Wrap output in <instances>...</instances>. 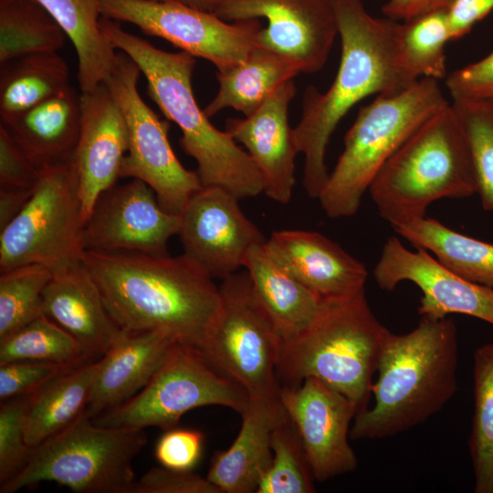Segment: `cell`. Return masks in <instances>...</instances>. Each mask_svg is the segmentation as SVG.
<instances>
[{
	"label": "cell",
	"mask_w": 493,
	"mask_h": 493,
	"mask_svg": "<svg viewBox=\"0 0 493 493\" xmlns=\"http://www.w3.org/2000/svg\"><path fill=\"white\" fill-rule=\"evenodd\" d=\"M82 261L121 330H164L202 352L222 299L214 279L187 257L86 250Z\"/></svg>",
	"instance_id": "6da1fadb"
},
{
	"label": "cell",
	"mask_w": 493,
	"mask_h": 493,
	"mask_svg": "<svg viewBox=\"0 0 493 493\" xmlns=\"http://www.w3.org/2000/svg\"><path fill=\"white\" fill-rule=\"evenodd\" d=\"M331 3L341 43L339 68L326 92L307 87L301 117L293 128L297 149L304 155L302 185L314 199L320 196L330 174L325 163L327 145L346 113L370 95L393 93L416 81L399 61L401 23L371 16L362 0Z\"/></svg>",
	"instance_id": "7a4b0ae2"
},
{
	"label": "cell",
	"mask_w": 493,
	"mask_h": 493,
	"mask_svg": "<svg viewBox=\"0 0 493 493\" xmlns=\"http://www.w3.org/2000/svg\"><path fill=\"white\" fill-rule=\"evenodd\" d=\"M457 363V330L449 317H422L407 333L390 331L372 385L374 404L355 415L350 438H387L425 422L456 394Z\"/></svg>",
	"instance_id": "3957f363"
},
{
	"label": "cell",
	"mask_w": 493,
	"mask_h": 493,
	"mask_svg": "<svg viewBox=\"0 0 493 493\" xmlns=\"http://www.w3.org/2000/svg\"><path fill=\"white\" fill-rule=\"evenodd\" d=\"M100 26L112 46L138 65L149 97L180 128V144L196 161L203 186L222 187L239 200L263 193L262 175L250 155L226 131L215 128L197 104L192 88L194 57L162 50L105 16Z\"/></svg>",
	"instance_id": "277c9868"
},
{
	"label": "cell",
	"mask_w": 493,
	"mask_h": 493,
	"mask_svg": "<svg viewBox=\"0 0 493 493\" xmlns=\"http://www.w3.org/2000/svg\"><path fill=\"white\" fill-rule=\"evenodd\" d=\"M389 332L372 312L365 289L324 299L311 325L281 343L278 381L281 385L298 386L307 378L319 379L362 412L368 408L373 375Z\"/></svg>",
	"instance_id": "5b68a950"
},
{
	"label": "cell",
	"mask_w": 493,
	"mask_h": 493,
	"mask_svg": "<svg viewBox=\"0 0 493 493\" xmlns=\"http://www.w3.org/2000/svg\"><path fill=\"white\" fill-rule=\"evenodd\" d=\"M368 192L381 217L391 226L425 216L436 200L477 194L468 144L450 103L394 152Z\"/></svg>",
	"instance_id": "8992f818"
},
{
	"label": "cell",
	"mask_w": 493,
	"mask_h": 493,
	"mask_svg": "<svg viewBox=\"0 0 493 493\" xmlns=\"http://www.w3.org/2000/svg\"><path fill=\"white\" fill-rule=\"evenodd\" d=\"M438 80L422 78L378 95L362 107L344 138V149L318 197L330 218L350 217L394 152L431 116L447 106Z\"/></svg>",
	"instance_id": "52a82bcc"
},
{
	"label": "cell",
	"mask_w": 493,
	"mask_h": 493,
	"mask_svg": "<svg viewBox=\"0 0 493 493\" xmlns=\"http://www.w3.org/2000/svg\"><path fill=\"white\" fill-rule=\"evenodd\" d=\"M146 443L143 429L100 426L84 412L34 447L25 467L0 485V493L45 481L80 493H130L136 480L132 461Z\"/></svg>",
	"instance_id": "ba28073f"
},
{
	"label": "cell",
	"mask_w": 493,
	"mask_h": 493,
	"mask_svg": "<svg viewBox=\"0 0 493 493\" xmlns=\"http://www.w3.org/2000/svg\"><path fill=\"white\" fill-rule=\"evenodd\" d=\"M85 224L74 156L40 169L30 198L0 230V272L31 264L54 272L82 261Z\"/></svg>",
	"instance_id": "9c48e42d"
},
{
	"label": "cell",
	"mask_w": 493,
	"mask_h": 493,
	"mask_svg": "<svg viewBox=\"0 0 493 493\" xmlns=\"http://www.w3.org/2000/svg\"><path fill=\"white\" fill-rule=\"evenodd\" d=\"M221 405L241 415L249 406L246 391L213 368L202 353L175 342L163 363L137 394L92 418L106 427L168 430L194 409Z\"/></svg>",
	"instance_id": "30bf717a"
},
{
	"label": "cell",
	"mask_w": 493,
	"mask_h": 493,
	"mask_svg": "<svg viewBox=\"0 0 493 493\" xmlns=\"http://www.w3.org/2000/svg\"><path fill=\"white\" fill-rule=\"evenodd\" d=\"M222 310L202 351L207 362L239 383L249 399L280 396L277 365L282 340L258 301L247 271L219 286Z\"/></svg>",
	"instance_id": "8fae6325"
},
{
	"label": "cell",
	"mask_w": 493,
	"mask_h": 493,
	"mask_svg": "<svg viewBox=\"0 0 493 493\" xmlns=\"http://www.w3.org/2000/svg\"><path fill=\"white\" fill-rule=\"evenodd\" d=\"M140 73L138 65L121 51L104 82L123 114L128 131V154L120 177L145 182L160 205L179 215L203 184L197 172L185 169L174 154L168 139V120H161L142 99Z\"/></svg>",
	"instance_id": "7c38bea8"
},
{
	"label": "cell",
	"mask_w": 493,
	"mask_h": 493,
	"mask_svg": "<svg viewBox=\"0 0 493 493\" xmlns=\"http://www.w3.org/2000/svg\"><path fill=\"white\" fill-rule=\"evenodd\" d=\"M101 16L138 26L182 51L203 58L217 71L243 61L258 46L257 19L228 23L175 0H100Z\"/></svg>",
	"instance_id": "4fadbf2b"
},
{
	"label": "cell",
	"mask_w": 493,
	"mask_h": 493,
	"mask_svg": "<svg viewBox=\"0 0 493 493\" xmlns=\"http://www.w3.org/2000/svg\"><path fill=\"white\" fill-rule=\"evenodd\" d=\"M238 200L222 187L203 186L179 215L184 255L213 279L244 267L249 250L267 240Z\"/></svg>",
	"instance_id": "5bb4252c"
},
{
	"label": "cell",
	"mask_w": 493,
	"mask_h": 493,
	"mask_svg": "<svg viewBox=\"0 0 493 493\" xmlns=\"http://www.w3.org/2000/svg\"><path fill=\"white\" fill-rule=\"evenodd\" d=\"M179 226L180 215L165 211L152 187L132 178L99 196L85 224L84 248L169 255L168 241Z\"/></svg>",
	"instance_id": "9a60e30c"
},
{
	"label": "cell",
	"mask_w": 493,
	"mask_h": 493,
	"mask_svg": "<svg viewBox=\"0 0 493 493\" xmlns=\"http://www.w3.org/2000/svg\"><path fill=\"white\" fill-rule=\"evenodd\" d=\"M280 400L294 423L316 481L353 472L357 456L350 446L351 423L358 413L348 397L316 378L281 385Z\"/></svg>",
	"instance_id": "2e32d148"
},
{
	"label": "cell",
	"mask_w": 493,
	"mask_h": 493,
	"mask_svg": "<svg viewBox=\"0 0 493 493\" xmlns=\"http://www.w3.org/2000/svg\"><path fill=\"white\" fill-rule=\"evenodd\" d=\"M215 16L226 22L265 18L258 45L293 59L304 73L323 68L339 35L331 0H226Z\"/></svg>",
	"instance_id": "e0dca14e"
},
{
	"label": "cell",
	"mask_w": 493,
	"mask_h": 493,
	"mask_svg": "<svg viewBox=\"0 0 493 493\" xmlns=\"http://www.w3.org/2000/svg\"><path fill=\"white\" fill-rule=\"evenodd\" d=\"M373 275L383 290L392 291L404 281L417 286L422 293L418 307L422 317L440 320L462 314L493 326V288L462 278L424 248L411 251L397 237H389Z\"/></svg>",
	"instance_id": "ac0fdd59"
},
{
	"label": "cell",
	"mask_w": 493,
	"mask_h": 493,
	"mask_svg": "<svg viewBox=\"0 0 493 493\" xmlns=\"http://www.w3.org/2000/svg\"><path fill=\"white\" fill-rule=\"evenodd\" d=\"M296 91L294 80L286 81L250 115L227 119L225 130L246 147L262 175L263 193L284 205L292 196L299 153L288 123V108Z\"/></svg>",
	"instance_id": "d6986e66"
},
{
	"label": "cell",
	"mask_w": 493,
	"mask_h": 493,
	"mask_svg": "<svg viewBox=\"0 0 493 493\" xmlns=\"http://www.w3.org/2000/svg\"><path fill=\"white\" fill-rule=\"evenodd\" d=\"M80 105L81 124L74 159L87 221L99 196L120 178L128 151V131L123 114L105 83L81 93Z\"/></svg>",
	"instance_id": "ffe728a7"
},
{
	"label": "cell",
	"mask_w": 493,
	"mask_h": 493,
	"mask_svg": "<svg viewBox=\"0 0 493 493\" xmlns=\"http://www.w3.org/2000/svg\"><path fill=\"white\" fill-rule=\"evenodd\" d=\"M42 313L69 333L89 360L102 357L121 330L83 261L52 273L43 291Z\"/></svg>",
	"instance_id": "44dd1931"
},
{
	"label": "cell",
	"mask_w": 493,
	"mask_h": 493,
	"mask_svg": "<svg viewBox=\"0 0 493 493\" xmlns=\"http://www.w3.org/2000/svg\"><path fill=\"white\" fill-rule=\"evenodd\" d=\"M267 244L296 278L324 299L365 289L366 267L320 233L282 229L272 232Z\"/></svg>",
	"instance_id": "7402d4cb"
},
{
	"label": "cell",
	"mask_w": 493,
	"mask_h": 493,
	"mask_svg": "<svg viewBox=\"0 0 493 493\" xmlns=\"http://www.w3.org/2000/svg\"><path fill=\"white\" fill-rule=\"evenodd\" d=\"M175 342L176 339L164 330H121L99 360L86 414L92 419L137 394L163 363Z\"/></svg>",
	"instance_id": "603a6c76"
},
{
	"label": "cell",
	"mask_w": 493,
	"mask_h": 493,
	"mask_svg": "<svg viewBox=\"0 0 493 493\" xmlns=\"http://www.w3.org/2000/svg\"><path fill=\"white\" fill-rule=\"evenodd\" d=\"M280 396L249 399L232 445L214 454L207 479L221 493L256 492L272 460V435L285 417Z\"/></svg>",
	"instance_id": "cb8c5ba5"
},
{
	"label": "cell",
	"mask_w": 493,
	"mask_h": 493,
	"mask_svg": "<svg viewBox=\"0 0 493 493\" xmlns=\"http://www.w3.org/2000/svg\"><path fill=\"white\" fill-rule=\"evenodd\" d=\"M80 124V95L70 86L37 106L1 121L38 170L74 156Z\"/></svg>",
	"instance_id": "d4e9b609"
},
{
	"label": "cell",
	"mask_w": 493,
	"mask_h": 493,
	"mask_svg": "<svg viewBox=\"0 0 493 493\" xmlns=\"http://www.w3.org/2000/svg\"><path fill=\"white\" fill-rule=\"evenodd\" d=\"M244 267L282 342L295 339L315 320L324 298L296 278L274 256L267 240L249 250Z\"/></svg>",
	"instance_id": "484cf974"
},
{
	"label": "cell",
	"mask_w": 493,
	"mask_h": 493,
	"mask_svg": "<svg viewBox=\"0 0 493 493\" xmlns=\"http://www.w3.org/2000/svg\"><path fill=\"white\" fill-rule=\"evenodd\" d=\"M98 368L99 360L68 368L29 396L25 416L29 446L62 432L86 411Z\"/></svg>",
	"instance_id": "4316f807"
},
{
	"label": "cell",
	"mask_w": 493,
	"mask_h": 493,
	"mask_svg": "<svg viewBox=\"0 0 493 493\" xmlns=\"http://www.w3.org/2000/svg\"><path fill=\"white\" fill-rule=\"evenodd\" d=\"M299 73L296 61L258 45L243 61L217 71L218 91L204 111L210 118L232 108L248 116Z\"/></svg>",
	"instance_id": "83f0119b"
},
{
	"label": "cell",
	"mask_w": 493,
	"mask_h": 493,
	"mask_svg": "<svg viewBox=\"0 0 493 493\" xmlns=\"http://www.w3.org/2000/svg\"><path fill=\"white\" fill-rule=\"evenodd\" d=\"M71 40L78 58L81 92H89L109 78L116 62L115 47L103 35L100 0H36Z\"/></svg>",
	"instance_id": "f1b7e54d"
},
{
	"label": "cell",
	"mask_w": 493,
	"mask_h": 493,
	"mask_svg": "<svg viewBox=\"0 0 493 493\" xmlns=\"http://www.w3.org/2000/svg\"><path fill=\"white\" fill-rule=\"evenodd\" d=\"M392 226L415 248L434 254L451 271L493 288V244L461 234L426 216Z\"/></svg>",
	"instance_id": "f546056e"
},
{
	"label": "cell",
	"mask_w": 493,
	"mask_h": 493,
	"mask_svg": "<svg viewBox=\"0 0 493 493\" xmlns=\"http://www.w3.org/2000/svg\"><path fill=\"white\" fill-rule=\"evenodd\" d=\"M68 79V67L58 52L32 53L1 64V121L63 91L70 86Z\"/></svg>",
	"instance_id": "4dcf8cb0"
},
{
	"label": "cell",
	"mask_w": 493,
	"mask_h": 493,
	"mask_svg": "<svg viewBox=\"0 0 493 493\" xmlns=\"http://www.w3.org/2000/svg\"><path fill=\"white\" fill-rule=\"evenodd\" d=\"M67 35L36 0H0V64L37 52H57Z\"/></svg>",
	"instance_id": "1f68e13d"
},
{
	"label": "cell",
	"mask_w": 493,
	"mask_h": 493,
	"mask_svg": "<svg viewBox=\"0 0 493 493\" xmlns=\"http://www.w3.org/2000/svg\"><path fill=\"white\" fill-rule=\"evenodd\" d=\"M474 412L469 452L474 492L493 493V343L478 346L473 355Z\"/></svg>",
	"instance_id": "d6a6232c"
},
{
	"label": "cell",
	"mask_w": 493,
	"mask_h": 493,
	"mask_svg": "<svg viewBox=\"0 0 493 493\" xmlns=\"http://www.w3.org/2000/svg\"><path fill=\"white\" fill-rule=\"evenodd\" d=\"M452 41L446 9L400 24L397 49L403 69L413 79H446V46Z\"/></svg>",
	"instance_id": "836d02e7"
},
{
	"label": "cell",
	"mask_w": 493,
	"mask_h": 493,
	"mask_svg": "<svg viewBox=\"0 0 493 493\" xmlns=\"http://www.w3.org/2000/svg\"><path fill=\"white\" fill-rule=\"evenodd\" d=\"M16 361L47 362L73 367L89 359L69 333L41 314L0 340V364Z\"/></svg>",
	"instance_id": "e575fe53"
},
{
	"label": "cell",
	"mask_w": 493,
	"mask_h": 493,
	"mask_svg": "<svg viewBox=\"0 0 493 493\" xmlns=\"http://www.w3.org/2000/svg\"><path fill=\"white\" fill-rule=\"evenodd\" d=\"M272 460L256 493H312L314 481L297 428L286 414L272 435Z\"/></svg>",
	"instance_id": "d590c367"
},
{
	"label": "cell",
	"mask_w": 493,
	"mask_h": 493,
	"mask_svg": "<svg viewBox=\"0 0 493 493\" xmlns=\"http://www.w3.org/2000/svg\"><path fill=\"white\" fill-rule=\"evenodd\" d=\"M52 273L37 264L0 272V340L43 314L42 295Z\"/></svg>",
	"instance_id": "8d00e7d4"
},
{
	"label": "cell",
	"mask_w": 493,
	"mask_h": 493,
	"mask_svg": "<svg viewBox=\"0 0 493 493\" xmlns=\"http://www.w3.org/2000/svg\"><path fill=\"white\" fill-rule=\"evenodd\" d=\"M467 139L481 206L493 211V99L453 100Z\"/></svg>",
	"instance_id": "74e56055"
},
{
	"label": "cell",
	"mask_w": 493,
	"mask_h": 493,
	"mask_svg": "<svg viewBox=\"0 0 493 493\" xmlns=\"http://www.w3.org/2000/svg\"><path fill=\"white\" fill-rule=\"evenodd\" d=\"M29 396L1 402L0 485L10 480L25 467L33 450L25 436V416Z\"/></svg>",
	"instance_id": "f35d334b"
},
{
	"label": "cell",
	"mask_w": 493,
	"mask_h": 493,
	"mask_svg": "<svg viewBox=\"0 0 493 493\" xmlns=\"http://www.w3.org/2000/svg\"><path fill=\"white\" fill-rule=\"evenodd\" d=\"M68 368L71 367L35 361L2 363L0 364V401L31 395Z\"/></svg>",
	"instance_id": "ab89813d"
},
{
	"label": "cell",
	"mask_w": 493,
	"mask_h": 493,
	"mask_svg": "<svg viewBox=\"0 0 493 493\" xmlns=\"http://www.w3.org/2000/svg\"><path fill=\"white\" fill-rule=\"evenodd\" d=\"M130 493H221L193 470L154 467L135 480Z\"/></svg>",
	"instance_id": "60d3db41"
},
{
	"label": "cell",
	"mask_w": 493,
	"mask_h": 493,
	"mask_svg": "<svg viewBox=\"0 0 493 493\" xmlns=\"http://www.w3.org/2000/svg\"><path fill=\"white\" fill-rule=\"evenodd\" d=\"M204 439L198 430L173 427L165 430L159 438L154 456L161 466L193 470L203 454Z\"/></svg>",
	"instance_id": "b9f144b4"
},
{
	"label": "cell",
	"mask_w": 493,
	"mask_h": 493,
	"mask_svg": "<svg viewBox=\"0 0 493 493\" xmlns=\"http://www.w3.org/2000/svg\"><path fill=\"white\" fill-rule=\"evenodd\" d=\"M453 100L493 99V51L446 78Z\"/></svg>",
	"instance_id": "7bdbcfd3"
},
{
	"label": "cell",
	"mask_w": 493,
	"mask_h": 493,
	"mask_svg": "<svg viewBox=\"0 0 493 493\" xmlns=\"http://www.w3.org/2000/svg\"><path fill=\"white\" fill-rule=\"evenodd\" d=\"M39 170L0 124V187L34 189Z\"/></svg>",
	"instance_id": "ee69618b"
},
{
	"label": "cell",
	"mask_w": 493,
	"mask_h": 493,
	"mask_svg": "<svg viewBox=\"0 0 493 493\" xmlns=\"http://www.w3.org/2000/svg\"><path fill=\"white\" fill-rule=\"evenodd\" d=\"M493 10V0H454L446 9L452 40L467 35Z\"/></svg>",
	"instance_id": "f6af8a7d"
},
{
	"label": "cell",
	"mask_w": 493,
	"mask_h": 493,
	"mask_svg": "<svg viewBox=\"0 0 493 493\" xmlns=\"http://www.w3.org/2000/svg\"><path fill=\"white\" fill-rule=\"evenodd\" d=\"M454 0H388L382 11L393 20L409 21L424 14L447 9Z\"/></svg>",
	"instance_id": "bcb514c9"
},
{
	"label": "cell",
	"mask_w": 493,
	"mask_h": 493,
	"mask_svg": "<svg viewBox=\"0 0 493 493\" xmlns=\"http://www.w3.org/2000/svg\"><path fill=\"white\" fill-rule=\"evenodd\" d=\"M33 190L0 187V230L23 209Z\"/></svg>",
	"instance_id": "7dc6e473"
},
{
	"label": "cell",
	"mask_w": 493,
	"mask_h": 493,
	"mask_svg": "<svg viewBox=\"0 0 493 493\" xmlns=\"http://www.w3.org/2000/svg\"><path fill=\"white\" fill-rule=\"evenodd\" d=\"M194 9L215 15L226 0H175Z\"/></svg>",
	"instance_id": "c3c4849f"
}]
</instances>
